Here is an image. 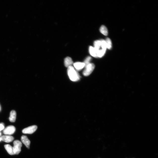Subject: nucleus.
Masks as SVG:
<instances>
[{"instance_id":"1","label":"nucleus","mask_w":158,"mask_h":158,"mask_svg":"<svg viewBox=\"0 0 158 158\" xmlns=\"http://www.w3.org/2000/svg\"><path fill=\"white\" fill-rule=\"evenodd\" d=\"M68 75L71 80L73 81H77L80 79V76L75 69L73 66H70L68 68Z\"/></svg>"},{"instance_id":"2","label":"nucleus","mask_w":158,"mask_h":158,"mask_svg":"<svg viewBox=\"0 0 158 158\" xmlns=\"http://www.w3.org/2000/svg\"><path fill=\"white\" fill-rule=\"evenodd\" d=\"M85 67V68L83 72V74L85 76H88L93 72L95 68V65L93 64L90 63Z\"/></svg>"},{"instance_id":"3","label":"nucleus","mask_w":158,"mask_h":158,"mask_svg":"<svg viewBox=\"0 0 158 158\" xmlns=\"http://www.w3.org/2000/svg\"><path fill=\"white\" fill-rule=\"evenodd\" d=\"M13 144V149L14 155H18L21 151L22 144L20 141L17 140L14 141Z\"/></svg>"},{"instance_id":"4","label":"nucleus","mask_w":158,"mask_h":158,"mask_svg":"<svg viewBox=\"0 0 158 158\" xmlns=\"http://www.w3.org/2000/svg\"><path fill=\"white\" fill-rule=\"evenodd\" d=\"M37 126L36 125H33L25 128L22 130V132L25 134H32L37 130Z\"/></svg>"},{"instance_id":"5","label":"nucleus","mask_w":158,"mask_h":158,"mask_svg":"<svg viewBox=\"0 0 158 158\" xmlns=\"http://www.w3.org/2000/svg\"><path fill=\"white\" fill-rule=\"evenodd\" d=\"M16 128L14 126L10 125L7 127L3 130V133L5 135H11L15 132Z\"/></svg>"},{"instance_id":"6","label":"nucleus","mask_w":158,"mask_h":158,"mask_svg":"<svg viewBox=\"0 0 158 158\" xmlns=\"http://www.w3.org/2000/svg\"><path fill=\"white\" fill-rule=\"evenodd\" d=\"M21 141L22 142L28 149H29L30 141L26 136H23L21 137Z\"/></svg>"},{"instance_id":"7","label":"nucleus","mask_w":158,"mask_h":158,"mask_svg":"<svg viewBox=\"0 0 158 158\" xmlns=\"http://www.w3.org/2000/svg\"><path fill=\"white\" fill-rule=\"evenodd\" d=\"M1 141L7 143L11 142L14 140V137L10 135H4L1 137Z\"/></svg>"},{"instance_id":"8","label":"nucleus","mask_w":158,"mask_h":158,"mask_svg":"<svg viewBox=\"0 0 158 158\" xmlns=\"http://www.w3.org/2000/svg\"><path fill=\"white\" fill-rule=\"evenodd\" d=\"M16 117H17V113L14 110L11 111L10 112V116L9 118V120L11 122H15Z\"/></svg>"},{"instance_id":"9","label":"nucleus","mask_w":158,"mask_h":158,"mask_svg":"<svg viewBox=\"0 0 158 158\" xmlns=\"http://www.w3.org/2000/svg\"><path fill=\"white\" fill-rule=\"evenodd\" d=\"M74 68L77 71H80L85 67V65L83 62H77L74 64Z\"/></svg>"},{"instance_id":"10","label":"nucleus","mask_w":158,"mask_h":158,"mask_svg":"<svg viewBox=\"0 0 158 158\" xmlns=\"http://www.w3.org/2000/svg\"><path fill=\"white\" fill-rule=\"evenodd\" d=\"M89 52L91 55L95 57H97L98 51L97 49L92 46H90L89 49Z\"/></svg>"},{"instance_id":"11","label":"nucleus","mask_w":158,"mask_h":158,"mask_svg":"<svg viewBox=\"0 0 158 158\" xmlns=\"http://www.w3.org/2000/svg\"><path fill=\"white\" fill-rule=\"evenodd\" d=\"M64 62L65 66L67 68L72 66L73 63L72 59L69 57H67L65 58Z\"/></svg>"},{"instance_id":"12","label":"nucleus","mask_w":158,"mask_h":158,"mask_svg":"<svg viewBox=\"0 0 158 158\" xmlns=\"http://www.w3.org/2000/svg\"><path fill=\"white\" fill-rule=\"evenodd\" d=\"M5 147L8 153L10 155H14L13 147L10 145L7 144L5 145Z\"/></svg>"},{"instance_id":"13","label":"nucleus","mask_w":158,"mask_h":158,"mask_svg":"<svg viewBox=\"0 0 158 158\" xmlns=\"http://www.w3.org/2000/svg\"><path fill=\"white\" fill-rule=\"evenodd\" d=\"M100 31L102 34L105 36L108 35V30L106 27L104 25H102L100 28Z\"/></svg>"},{"instance_id":"14","label":"nucleus","mask_w":158,"mask_h":158,"mask_svg":"<svg viewBox=\"0 0 158 158\" xmlns=\"http://www.w3.org/2000/svg\"><path fill=\"white\" fill-rule=\"evenodd\" d=\"M94 47L96 49L98 50L101 49V40L95 41L94 42Z\"/></svg>"},{"instance_id":"15","label":"nucleus","mask_w":158,"mask_h":158,"mask_svg":"<svg viewBox=\"0 0 158 158\" xmlns=\"http://www.w3.org/2000/svg\"><path fill=\"white\" fill-rule=\"evenodd\" d=\"M105 41L106 43L107 48L109 49H110L112 47V43L111 40L109 38H107Z\"/></svg>"},{"instance_id":"16","label":"nucleus","mask_w":158,"mask_h":158,"mask_svg":"<svg viewBox=\"0 0 158 158\" xmlns=\"http://www.w3.org/2000/svg\"><path fill=\"white\" fill-rule=\"evenodd\" d=\"M106 50L102 49L98 51L97 53V57L101 58L104 55Z\"/></svg>"},{"instance_id":"17","label":"nucleus","mask_w":158,"mask_h":158,"mask_svg":"<svg viewBox=\"0 0 158 158\" xmlns=\"http://www.w3.org/2000/svg\"><path fill=\"white\" fill-rule=\"evenodd\" d=\"M91 58L90 57H88L85 59L84 62H83L85 65V67L90 63V62L91 60Z\"/></svg>"},{"instance_id":"18","label":"nucleus","mask_w":158,"mask_h":158,"mask_svg":"<svg viewBox=\"0 0 158 158\" xmlns=\"http://www.w3.org/2000/svg\"><path fill=\"white\" fill-rule=\"evenodd\" d=\"M4 124L3 123H0V132L4 129Z\"/></svg>"},{"instance_id":"19","label":"nucleus","mask_w":158,"mask_h":158,"mask_svg":"<svg viewBox=\"0 0 158 158\" xmlns=\"http://www.w3.org/2000/svg\"><path fill=\"white\" fill-rule=\"evenodd\" d=\"M1 132H0V137H1ZM1 141V137H0V141Z\"/></svg>"},{"instance_id":"20","label":"nucleus","mask_w":158,"mask_h":158,"mask_svg":"<svg viewBox=\"0 0 158 158\" xmlns=\"http://www.w3.org/2000/svg\"><path fill=\"white\" fill-rule=\"evenodd\" d=\"M1 110V106H0V111Z\"/></svg>"}]
</instances>
